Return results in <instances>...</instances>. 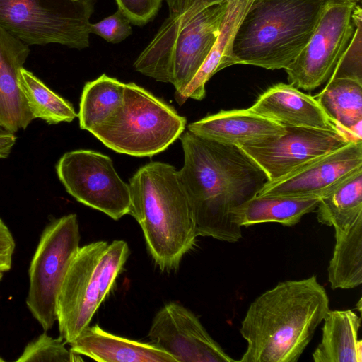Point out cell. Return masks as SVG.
<instances>
[{
	"label": "cell",
	"instance_id": "26",
	"mask_svg": "<svg viewBox=\"0 0 362 362\" xmlns=\"http://www.w3.org/2000/svg\"><path fill=\"white\" fill-rule=\"evenodd\" d=\"M18 81L34 119L40 118L49 124H55L71 122L78 116L71 103L23 67L19 71Z\"/></svg>",
	"mask_w": 362,
	"mask_h": 362
},
{
	"label": "cell",
	"instance_id": "17",
	"mask_svg": "<svg viewBox=\"0 0 362 362\" xmlns=\"http://www.w3.org/2000/svg\"><path fill=\"white\" fill-rule=\"evenodd\" d=\"M29 53L27 44L0 27V126L13 134L34 119L18 81Z\"/></svg>",
	"mask_w": 362,
	"mask_h": 362
},
{
	"label": "cell",
	"instance_id": "9",
	"mask_svg": "<svg viewBox=\"0 0 362 362\" xmlns=\"http://www.w3.org/2000/svg\"><path fill=\"white\" fill-rule=\"evenodd\" d=\"M80 239L77 216H64L45 228L31 260L26 304L45 331L57 321V296Z\"/></svg>",
	"mask_w": 362,
	"mask_h": 362
},
{
	"label": "cell",
	"instance_id": "33",
	"mask_svg": "<svg viewBox=\"0 0 362 362\" xmlns=\"http://www.w3.org/2000/svg\"><path fill=\"white\" fill-rule=\"evenodd\" d=\"M347 1H356V2H357V1H359L360 0H347Z\"/></svg>",
	"mask_w": 362,
	"mask_h": 362
},
{
	"label": "cell",
	"instance_id": "15",
	"mask_svg": "<svg viewBox=\"0 0 362 362\" xmlns=\"http://www.w3.org/2000/svg\"><path fill=\"white\" fill-rule=\"evenodd\" d=\"M188 131L206 139L239 146L278 137L286 132V127L248 108L222 110L190 123Z\"/></svg>",
	"mask_w": 362,
	"mask_h": 362
},
{
	"label": "cell",
	"instance_id": "12",
	"mask_svg": "<svg viewBox=\"0 0 362 362\" xmlns=\"http://www.w3.org/2000/svg\"><path fill=\"white\" fill-rule=\"evenodd\" d=\"M351 141L340 130L286 127V132L278 137L239 147L272 181Z\"/></svg>",
	"mask_w": 362,
	"mask_h": 362
},
{
	"label": "cell",
	"instance_id": "2",
	"mask_svg": "<svg viewBox=\"0 0 362 362\" xmlns=\"http://www.w3.org/2000/svg\"><path fill=\"white\" fill-rule=\"evenodd\" d=\"M329 310L316 276L279 282L250 303L240 328L247 348L238 361H298Z\"/></svg>",
	"mask_w": 362,
	"mask_h": 362
},
{
	"label": "cell",
	"instance_id": "35",
	"mask_svg": "<svg viewBox=\"0 0 362 362\" xmlns=\"http://www.w3.org/2000/svg\"><path fill=\"white\" fill-rule=\"evenodd\" d=\"M0 281H1V276H0Z\"/></svg>",
	"mask_w": 362,
	"mask_h": 362
},
{
	"label": "cell",
	"instance_id": "16",
	"mask_svg": "<svg viewBox=\"0 0 362 362\" xmlns=\"http://www.w3.org/2000/svg\"><path fill=\"white\" fill-rule=\"evenodd\" d=\"M250 110L285 127L339 130L315 97L301 92L291 83H279L271 86Z\"/></svg>",
	"mask_w": 362,
	"mask_h": 362
},
{
	"label": "cell",
	"instance_id": "21",
	"mask_svg": "<svg viewBox=\"0 0 362 362\" xmlns=\"http://www.w3.org/2000/svg\"><path fill=\"white\" fill-rule=\"evenodd\" d=\"M314 97L339 130L352 141H362V81L330 78L325 88Z\"/></svg>",
	"mask_w": 362,
	"mask_h": 362
},
{
	"label": "cell",
	"instance_id": "18",
	"mask_svg": "<svg viewBox=\"0 0 362 362\" xmlns=\"http://www.w3.org/2000/svg\"><path fill=\"white\" fill-rule=\"evenodd\" d=\"M69 344L73 352L100 362H177L153 343L119 337L98 325L87 327Z\"/></svg>",
	"mask_w": 362,
	"mask_h": 362
},
{
	"label": "cell",
	"instance_id": "5",
	"mask_svg": "<svg viewBox=\"0 0 362 362\" xmlns=\"http://www.w3.org/2000/svg\"><path fill=\"white\" fill-rule=\"evenodd\" d=\"M333 0H253L233 38L232 65L286 69Z\"/></svg>",
	"mask_w": 362,
	"mask_h": 362
},
{
	"label": "cell",
	"instance_id": "23",
	"mask_svg": "<svg viewBox=\"0 0 362 362\" xmlns=\"http://www.w3.org/2000/svg\"><path fill=\"white\" fill-rule=\"evenodd\" d=\"M316 209L318 222L333 227L335 234L345 232L362 218V168L325 194Z\"/></svg>",
	"mask_w": 362,
	"mask_h": 362
},
{
	"label": "cell",
	"instance_id": "27",
	"mask_svg": "<svg viewBox=\"0 0 362 362\" xmlns=\"http://www.w3.org/2000/svg\"><path fill=\"white\" fill-rule=\"evenodd\" d=\"M64 344L65 342L60 337L54 339L45 332L25 346L16 361L76 362L83 361L81 355L73 352L71 349L68 350Z\"/></svg>",
	"mask_w": 362,
	"mask_h": 362
},
{
	"label": "cell",
	"instance_id": "25",
	"mask_svg": "<svg viewBox=\"0 0 362 362\" xmlns=\"http://www.w3.org/2000/svg\"><path fill=\"white\" fill-rule=\"evenodd\" d=\"M124 85L105 74L87 82L80 100V128L90 132L107 120L122 105Z\"/></svg>",
	"mask_w": 362,
	"mask_h": 362
},
{
	"label": "cell",
	"instance_id": "30",
	"mask_svg": "<svg viewBox=\"0 0 362 362\" xmlns=\"http://www.w3.org/2000/svg\"><path fill=\"white\" fill-rule=\"evenodd\" d=\"M163 0H116L118 9L136 25H144L153 20Z\"/></svg>",
	"mask_w": 362,
	"mask_h": 362
},
{
	"label": "cell",
	"instance_id": "10",
	"mask_svg": "<svg viewBox=\"0 0 362 362\" xmlns=\"http://www.w3.org/2000/svg\"><path fill=\"white\" fill-rule=\"evenodd\" d=\"M56 170L66 192L78 202L115 221L128 214L129 185L107 156L93 150L69 151L61 157Z\"/></svg>",
	"mask_w": 362,
	"mask_h": 362
},
{
	"label": "cell",
	"instance_id": "1",
	"mask_svg": "<svg viewBox=\"0 0 362 362\" xmlns=\"http://www.w3.org/2000/svg\"><path fill=\"white\" fill-rule=\"evenodd\" d=\"M184 164L179 170L197 236L235 243L241 227L233 209L257 195L268 180L262 168L239 146L185 132L180 137Z\"/></svg>",
	"mask_w": 362,
	"mask_h": 362
},
{
	"label": "cell",
	"instance_id": "8",
	"mask_svg": "<svg viewBox=\"0 0 362 362\" xmlns=\"http://www.w3.org/2000/svg\"><path fill=\"white\" fill-rule=\"evenodd\" d=\"M95 0H0V27L27 45L89 46Z\"/></svg>",
	"mask_w": 362,
	"mask_h": 362
},
{
	"label": "cell",
	"instance_id": "22",
	"mask_svg": "<svg viewBox=\"0 0 362 362\" xmlns=\"http://www.w3.org/2000/svg\"><path fill=\"white\" fill-rule=\"evenodd\" d=\"M320 199L255 195L233 209L231 216L240 227L269 222L292 226L304 215L313 211Z\"/></svg>",
	"mask_w": 362,
	"mask_h": 362
},
{
	"label": "cell",
	"instance_id": "14",
	"mask_svg": "<svg viewBox=\"0 0 362 362\" xmlns=\"http://www.w3.org/2000/svg\"><path fill=\"white\" fill-rule=\"evenodd\" d=\"M362 168V141H351L313 159L276 180H267L256 196L321 198L334 185Z\"/></svg>",
	"mask_w": 362,
	"mask_h": 362
},
{
	"label": "cell",
	"instance_id": "20",
	"mask_svg": "<svg viewBox=\"0 0 362 362\" xmlns=\"http://www.w3.org/2000/svg\"><path fill=\"white\" fill-rule=\"evenodd\" d=\"M322 321V338L312 354L313 361L361 362V317L351 310H329Z\"/></svg>",
	"mask_w": 362,
	"mask_h": 362
},
{
	"label": "cell",
	"instance_id": "13",
	"mask_svg": "<svg viewBox=\"0 0 362 362\" xmlns=\"http://www.w3.org/2000/svg\"><path fill=\"white\" fill-rule=\"evenodd\" d=\"M148 337L177 362L237 361L210 336L194 313L177 302L167 303L156 313Z\"/></svg>",
	"mask_w": 362,
	"mask_h": 362
},
{
	"label": "cell",
	"instance_id": "32",
	"mask_svg": "<svg viewBox=\"0 0 362 362\" xmlns=\"http://www.w3.org/2000/svg\"><path fill=\"white\" fill-rule=\"evenodd\" d=\"M16 139L13 133L0 126V158H6L9 156Z\"/></svg>",
	"mask_w": 362,
	"mask_h": 362
},
{
	"label": "cell",
	"instance_id": "11",
	"mask_svg": "<svg viewBox=\"0 0 362 362\" xmlns=\"http://www.w3.org/2000/svg\"><path fill=\"white\" fill-rule=\"evenodd\" d=\"M356 4L347 0L329 4L309 42L285 69L291 84L313 90L330 78L354 35Z\"/></svg>",
	"mask_w": 362,
	"mask_h": 362
},
{
	"label": "cell",
	"instance_id": "24",
	"mask_svg": "<svg viewBox=\"0 0 362 362\" xmlns=\"http://www.w3.org/2000/svg\"><path fill=\"white\" fill-rule=\"evenodd\" d=\"M332 289H350L362 283V218L344 233L335 234V245L327 268Z\"/></svg>",
	"mask_w": 362,
	"mask_h": 362
},
{
	"label": "cell",
	"instance_id": "34",
	"mask_svg": "<svg viewBox=\"0 0 362 362\" xmlns=\"http://www.w3.org/2000/svg\"><path fill=\"white\" fill-rule=\"evenodd\" d=\"M4 360L0 357V362H3Z\"/></svg>",
	"mask_w": 362,
	"mask_h": 362
},
{
	"label": "cell",
	"instance_id": "28",
	"mask_svg": "<svg viewBox=\"0 0 362 362\" xmlns=\"http://www.w3.org/2000/svg\"><path fill=\"white\" fill-rule=\"evenodd\" d=\"M352 18L356 25L354 35L330 78L346 77L362 81V11L356 4Z\"/></svg>",
	"mask_w": 362,
	"mask_h": 362
},
{
	"label": "cell",
	"instance_id": "19",
	"mask_svg": "<svg viewBox=\"0 0 362 362\" xmlns=\"http://www.w3.org/2000/svg\"><path fill=\"white\" fill-rule=\"evenodd\" d=\"M253 0H228L219 36L206 60L185 89L175 95L182 105L189 98L201 100L206 82L218 71L232 65L231 49L235 32Z\"/></svg>",
	"mask_w": 362,
	"mask_h": 362
},
{
	"label": "cell",
	"instance_id": "6",
	"mask_svg": "<svg viewBox=\"0 0 362 362\" xmlns=\"http://www.w3.org/2000/svg\"><path fill=\"white\" fill-rule=\"evenodd\" d=\"M129 255L127 242L99 240L80 247L57 299L59 337L70 344L90 322L110 293Z\"/></svg>",
	"mask_w": 362,
	"mask_h": 362
},
{
	"label": "cell",
	"instance_id": "3",
	"mask_svg": "<svg viewBox=\"0 0 362 362\" xmlns=\"http://www.w3.org/2000/svg\"><path fill=\"white\" fill-rule=\"evenodd\" d=\"M129 185L128 214L139 224L153 260L162 271L177 269L198 237L179 170L151 162L134 173Z\"/></svg>",
	"mask_w": 362,
	"mask_h": 362
},
{
	"label": "cell",
	"instance_id": "7",
	"mask_svg": "<svg viewBox=\"0 0 362 362\" xmlns=\"http://www.w3.org/2000/svg\"><path fill=\"white\" fill-rule=\"evenodd\" d=\"M186 118L134 83H125L121 107L89 132L112 151L151 157L168 148L183 133Z\"/></svg>",
	"mask_w": 362,
	"mask_h": 362
},
{
	"label": "cell",
	"instance_id": "4",
	"mask_svg": "<svg viewBox=\"0 0 362 362\" xmlns=\"http://www.w3.org/2000/svg\"><path fill=\"white\" fill-rule=\"evenodd\" d=\"M169 15L134 63L135 70L170 83L175 95L194 77L215 45L228 0H165Z\"/></svg>",
	"mask_w": 362,
	"mask_h": 362
},
{
	"label": "cell",
	"instance_id": "31",
	"mask_svg": "<svg viewBox=\"0 0 362 362\" xmlns=\"http://www.w3.org/2000/svg\"><path fill=\"white\" fill-rule=\"evenodd\" d=\"M15 246L11 231L0 218V272L4 273L10 270Z\"/></svg>",
	"mask_w": 362,
	"mask_h": 362
},
{
	"label": "cell",
	"instance_id": "29",
	"mask_svg": "<svg viewBox=\"0 0 362 362\" xmlns=\"http://www.w3.org/2000/svg\"><path fill=\"white\" fill-rule=\"evenodd\" d=\"M132 33L129 20L119 9L112 16L90 25V33L102 37L108 42L118 43Z\"/></svg>",
	"mask_w": 362,
	"mask_h": 362
}]
</instances>
